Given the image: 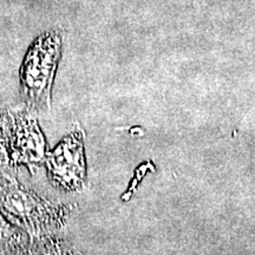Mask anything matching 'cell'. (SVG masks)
Segmentation results:
<instances>
[{"label": "cell", "mask_w": 255, "mask_h": 255, "mask_svg": "<svg viewBox=\"0 0 255 255\" xmlns=\"http://www.w3.org/2000/svg\"><path fill=\"white\" fill-rule=\"evenodd\" d=\"M62 51V37L57 31L46 32L27 51L20 68V88L32 110L50 108L51 90Z\"/></svg>", "instance_id": "7a4b0ae2"}, {"label": "cell", "mask_w": 255, "mask_h": 255, "mask_svg": "<svg viewBox=\"0 0 255 255\" xmlns=\"http://www.w3.org/2000/svg\"><path fill=\"white\" fill-rule=\"evenodd\" d=\"M25 247L24 237L9 222L0 214V254L24 253Z\"/></svg>", "instance_id": "8992f818"}, {"label": "cell", "mask_w": 255, "mask_h": 255, "mask_svg": "<svg viewBox=\"0 0 255 255\" xmlns=\"http://www.w3.org/2000/svg\"><path fill=\"white\" fill-rule=\"evenodd\" d=\"M51 183L65 191L81 190L87 182L84 132L75 129L45 156Z\"/></svg>", "instance_id": "3957f363"}, {"label": "cell", "mask_w": 255, "mask_h": 255, "mask_svg": "<svg viewBox=\"0 0 255 255\" xmlns=\"http://www.w3.org/2000/svg\"><path fill=\"white\" fill-rule=\"evenodd\" d=\"M11 127L12 116L8 113H0V180L14 176L15 168L11 159Z\"/></svg>", "instance_id": "5b68a950"}, {"label": "cell", "mask_w": 255, "mask_h": 255, "mask_svg": "<svg viewBox=\"0 0 255 255\" xmlns=\"http://www.w3.org/2000/svg\"><path fill=\"white\" fill-rule=\"evenodd\" d=\"M45 156L46 142L37 120L26 111L12 116L11 159L14 167H38Z\"/></svg>", "instance_id": "277c9868"}, {"label": "cell", "mask_w": 255, "mask_h": 255, "mask_svg": "<svg viewBox=\"0 0 255 255\" xmlns=\"http://www.w3.org/2000/svg\"><path fill=\"white\" fill-rule=\"evenodd\" d=\"M72 207L53 205L28 190L15 176L0 180V214L6 221L40 239L65 223Z\"/></svg>", "instance_id": "6da1fadb"}]
</instances>
